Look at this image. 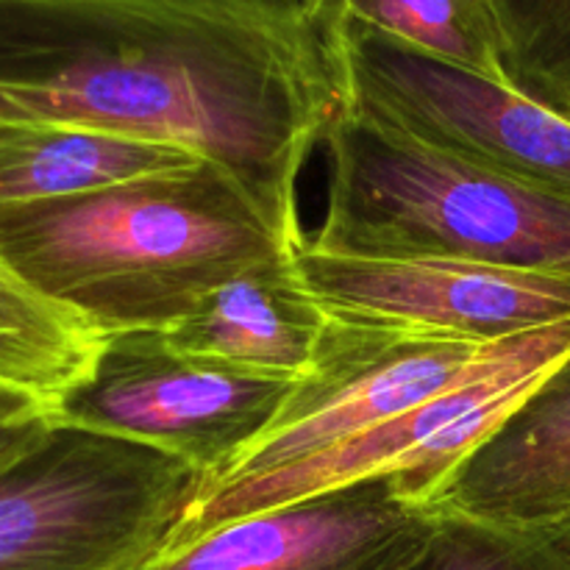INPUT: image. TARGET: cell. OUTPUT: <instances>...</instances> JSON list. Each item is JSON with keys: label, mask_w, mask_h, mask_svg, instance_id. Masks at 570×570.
I'll use <instances>...</instances> for the list:
<instances>
[{"label": "cell", "mask_w": 570, "mask_h": 570, "mask_svg": "<svg viewBox=\"0 0 570 570\" xmlns=\"http://www.w3.org/2000/svg\"><path fill=\"white\" fill-rule=\"evenodd\" d=\"M345 104L301 0H0V126L178 145L293 228L301 173Z\"/></svg>", "instance_id": "cell-1"}, {"label": "cell", "mask_w": 570, "mask_h": 570, "mask_svg": "<svg viewBox=\"0 0 570 570\" xmlns=\"http://www.w3.org/2000/svg\"><path fill=\"white\" fill-rule=\"evenodd\" d=\"M306 234L212 159L95 193L0 209V256L98 337L173 328Z\"/></svg>", "instance_id": "cell-2"}, {"label": "cell", "mask_w": 570, "mask_h": 570, "mask_svg": "<svg viewBox=\"0 0 570 570\" xmlns=\"http://www.w3.org/2000/svg\"><path fill=\"white\" fill-rule=\"evenodd\" d=\"M321 254L570 273V198L460 159L348 100L328 126Z\"/></svg>", "instance_id": "cell-3"}, {"label": "cell", "mask_w": 570, "mask_h": 570, "mask_svg": "<svg viewBox=\"0 0 570 570\" xmlns=\"http://www.w3.org/2000/svg\"><path fill=\"white\" fill-rule=\"evenodd\" d=\"M200 484L181 456L53 423L0 468V570H137Z\"/></svg>", "instance_id": "cell-4"}, {"label": "cell", "mask_w": 570, "mask_h": 570, "mask_svg": "<svg viewBox=\"0 0 570 570\" xmlns=\"http://www.w3.org/2000/svg\"><path fill=\"white\" fill-rule=\"evenodd\" d=\"M568 360L570 321L507 340L462 382L360 438L245 488L198 490L161 549H176L245 515L367 479H393L406 501L426 507L445 476Z\"/></svg>", "instance_id": "cell-5"}, {"label": "cell", "mask_w": 570, "mask_h": 570, "mask_svg": "<svg viewBox=\"0 0 570 570\" xmlns=\"http://www.w3.org/2000/svg\"><path fill=\"white\" fill-rule=\"evenodd\" d=\"M295 384L189 354L161 328H142L100 337L92 367L50 421L154 445L212 479L271 426Z\"/></svg>", "instance_id": "cell-6"}, {"label": "cell", "mask_w": 570, "mask_h": 570, "mask_svg": "<svg viewBox=\"0 0 570 570\" xmlns=\"http://www.w3.org/2000/svg\"><path fill=\"white\" fill-rule=\"evenodd\" d=\"M348 100L421 142L570 198V117L362 26H328Z\"/></svg>", "instance_id": "cell-7"}, {"label": "cell", "mask_w": 570, "mask_h": 570, "mask_svg": "<svg viewBox=\"0 0 570 570\" xmlns=\"http://www.w3.org/2000/svg\"><path fill=\"white\" fill-rule=\"evenodd\" d=\"M493 348L332 317L315 365L271 426L198 490L245 488L360 438L462 382Z\"/></svg>", "instance_id": "cell-8"}, {"label": "cell", "mask_w": 570, "mask_h": 570, "mask_svg": "<svg viewBox=\"0 0 570 570\" xmlns=\"http://www.w3.org/2000/svg\"><path fill=\"white\" fill-rule=\"evenodd\" d=\"M295 271L332 317L426 337L499 345L570 321V273L434 256H345L301 239Z\"/></svg>", "instance_id": "cell-9"}, {"label": "cell", "mask_w": 570, "mask_h": 570, "mask_svg": "<svg viewBox=\"0 0 570 570\" xmlns=\"http://www.w3.org/2000/svg\"><path fill=\"white\" fill-rule=\"evenodd\" d=\"M434 521L393 479H367L223 523L137 570H406Z\"/></svg>", "instance_id": "cell-10"}, {"label": "cell", "mask_w": 570, "mask_h": 570, "mask_svg": "<svg viewBox=\"0 0 570 570\" xmlns=\"http://www.w3.org/2000/svg\"><path fill=\"white\" fill-rule=\"evenodd\" d=\"M429 512L546 534L570 515V360L434 490Z\"/></svg>", "instance_id": "cell-11"}, {"label": "cell", "mask_w": 570, "mask_h": 570, "mask_svg": "<svg viewBox=\"0 0 570 570\" xmlns=\"http://www.w3.org/2000/svg\"><path fill=\"white\" fill-rule=\"evenodd\" d=\"M328 321L287 256L212 289L167 337L189 354L298 382L315 365Z\"/></svg>", "instance_id": "cell-12"}, {"label": "cell", "mask_w": 570, "mask_h": 570, "mask_svg": "<svg viewBox=\"0 0 570 570\" xmlns=\"http://www.w3.org/2000/svg\"><path fill=\"white\" fill-rule=\"evenodd\" d=\"M187 148L70 126H0V209L193 167Z\"/></svg>", "instance_id": "cell-13"}, {"label": "cell", "mask_w": 570, "mask_h": 570, "mask_svg": "<svg viewBox=\"0 0 570 570\" xmlns=\"http://www.w3.org/2000/svg\"><path fill=\"white\" fill-rule=\"evenodd\" d=\"M100 337L76 315L39 295L0 256V387L53 412L89 373Z\"/></svg>", "instance_id": "cell-14"}, {"label": "cell", "mask_w": 570, "mask_h": 570, "mask_svg": "<svg viewBox=\"0 0 570 570\" xmlns=\"http://www.w3.org/2000/svg\"><path fill=\"white\" fill-rule=\"evenodd\" d=\"M328 26H362L445 65L510 83L490 0H301Z\"/></svg>", "instance_id": "cell-15"}, {"label": "cell", "mask_w": 570, "mask_h": 570, "mask_svg": "<svg viewBox=\"0 0 570 570\" xmlns=\"http://www.w3.org/2000/svg\"><path fill=\"white\" fill-rule=\"evenodd\" d=\"M510 83L570 111V0H490Z\"/></svg>", "instance_id": "cell-16"}, {"label": "cell", "mask_w": 570, "mask_h": 570, "mask_svg": "<svg viewBox=\"0 0 570 570\" xmlns=\"http://www.w3.org/2000/svg\"><path fill=\"white\" fill-rule=\"evenodd\" d=\"M432 534L406 570H570L546 534L434 512Z\"/></svg>", "instance_id": "cell-17"}, {"label": "cell", "mask_w": 570, "mask_h": 570, "mask_svg": "<svg viewBox=\"0 0 570 570\" xmlns=\"http://www.w3.org/2000/svg\"><path fill=\"white\" fill-rule=\"evenodd\" d=\"M53 426L50 410L28 395L0 387V468L31 449Z\"/></svg>", "instance_id": "cell-18"}, {"label": "cell", "mask_w": 570, "mask_h": 570, "mask_svg": "<svg viewBox=\"0 0 570 570\" xmlns=\"http://www.w3.org/2000/svg\"><path fill=\"white\" fill-rule=\"evenodd\" d=\"M546 538H549L551 543H554L557 549H560L562 554H566V560L570 562V515L566 518V521L557 523V527L551 529V532H546Z\"/></svg>", "instance_id": "cell-19"}, {"label": "cell", "mask_w": 570, "mask_h": 570, "mask_svg": "<svg viewBox=\"0 0 570 570\" xmlns=\"http://www.w3.org/2000/svg\"><path fill=\"white\" fill-rule=\"evenodd\" d=\"M566 115H568V117H570V111H566Z\"/></svg>", "instance_id": "cell-20"}]
</instances>
